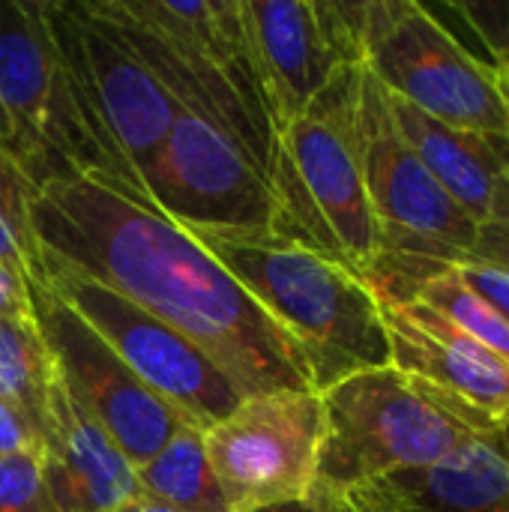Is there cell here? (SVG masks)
<instances>
[{
    "label": "cell",
    "mask_w": 509,
    "mask_h": 512,
    "mask_svg": "<svg viewBox=\"0 0 509 512\" xmlns=\"http://www.w3.org/2000/svg\"><path fill=\"white\" fill-rule=\"evenodd\" d=\"M30 228L42 255L186 336L243 396L315 390L294 336L138 189L93 174L48 180L33 195Z\"/></svg>",
    "instance_id": "obj_1"
},
{
    "label": "cell",
    "mask_w": 509,
    "mask_h": 512,
    "mask_svg": "<svg viewBox=\"0 0 509 512\" xmlns=\"http://www.w3.org/2000/svg\"><path fill=\"white\" fill-rule=\"evenodd\" d=\"M171 99L219 126L273 177L279 120L246 30L243 0H87Z\"/></svg>",
    "instance_id": "obj_2"
},
{
    "label": "cell",
    "mask_w": 509,
    "mask_h": 512,
    "mask_svg": "<svg viewBox=\"0 0 509 512\" xmlns=\"http://www.w3.org/2000/svg\"><path fill=\"white\" fill-rule=\"evenodd\" d=\"M45 21L57 54L72 174L141 192V177L180 105L87 0L45 3Z\"/></svg>",
    "instance_id": "obj_3"
},
{
    "label": "cell",
    "mask_w": 509,
    "mask_h": 512,
    "mask_svg": "<svg viewBox=\"0 0 509 512\" xmlns=\"http://www.w3.org/2000/svg\"><path fill=\"white\" fill-rule=\"evenodd\" d=\"M303 348L315 393L390 366L381 303L366 279L276 234L198 237Z\"/></svg>",
    "instance_id": "obj_4"
},
{
    "label": "cell",
    "mask_w": 509,
    "mask_h": 512,
    "mask_svg": "<svg viewBox=\"0 0 509 512\" xmlns=\"http://www.w3.org/2000/svg\"><path fill=\"white\" fill-rule=\"evenodd\" d=\"M360 66L342 69L333 84L279 135L270 177L273 234L327 255L360 276L378 261L381 237L366 192L357 144Z\"/></svg>",
    "instance_id": "obj_5"
},
{
    "label": "cell",
    "mask_w": 509,
    "mask_h": 512,
    "mask_svg": "<svg viewBox=\"0 0 509 512\" xmlns=\"http://www.w3.org/2000/svg\"><path fill=\"white\" fill-rule=\"evenodd\" d=\"M357 144L381 255L363 273L378 303H411L435 273L471 261L477 222L438 186L399 132L387 90L360 66Z\"/></svg>",
    "instance_id": "obj_6"
},
{
    "label": "cell",
    "mask_w": 509,
    "mask_h": 512,
    "mask_svg": "<svg viewBox=\"0 0 509 512\" xmlns=\"http://www.w3.org/2000/svg\"><path fill=\"white\" fill-rule=\"evenodd\" d=\"M321 405L324 441L312 492L333 501L363 483L435 465L480 435L393 366L342 378L321 393Z\"/></svg>",
    "instance_id": "obj_7"
},
{
    "label": "cell",
    "mask_w": 509,
    "mask_h": 512,
    "mask_svg": "<svg viewBox=\"0 0 509 512\" xmlns=\"http://www.w3.org/2000/svg\"><path fill=\"white\" fill-rule=\"evenodd\" d=\"M360 60L390 93L423 114L509 138V111L492 69L414 0L354 3Z\"/></svg>",
    "instance_id": "obj_8"
},
{
    "label": "cell",
    "mask_w": 509,
    "mask_h": 512,
    "mask_svg": "<svg viewBox=\"0 0 509 512\" xmlns=\"http://www.w3.org/2000/svg\"><path fill=\"white\" fill-rule=\"evenodd\" d=\"M33 279L45 282L66 306H72L108 342L126 369L186 423L207 432L243 405L246 396L198 345L96 279L42 252Z\"/></svg>",
    "instance_id": "obj_9"
},
{
    "label": "cell",
    "mask_w": 509,
    "mask_h": 512,
    "mask_svg": "<svg viewBox=\"0 0 509 512\" xmlns=\"http://www.w3.org/2000/svg\"><path fill=\"white\" fill-rule=\"evenodd\" d=\"M141 192L195 237L273 234L276 204L264 171L234 138L186 108L144 171Z\"/></svg>",
    "instance_id": "obj_10"
},
{
    "label": "cell",
    "mask_w": 509,
    "mask_h": 512,
    "mask_svg": "<svg viewBox=\"0 0 509 512\" xmlns=\"http://www.w3.org/2000/svg\"><path fill=\"white\" fill-rule=\"evenodd\" d=\"M324 441V405L315 390L246 396L204 432L216 483L231 512L303 501L315 489Z\"/></svg>",
    "instance_id": "obj_11"
},
{
    "label": "cell",
    "mask_w": 509,
    "mask_h": 512,
    "mask_svg": "<svg viewBox=\"0 0 509 512\" xmlns=\"http://www.w3.org/2000/svg\"><path fill=\"white\" fill-rule=\"evenodd\" d=\"M30 306L60 384L132 465L153 459L177 429L186 426V420L153 396L108 342L39 279H30Z\"/></svg>",
    "instance_id": "obj_12"
},
{
    "label": "cell",
    "mask_w": 509,
    "mask_h": 512,
    "mask_svg": "<svg viewBox=\"0 0 509 512\" xmlns=\"http://www.w3.org/2000/svg\"><path fill=\"white\" fill-rule=\"evenodd\" d=\"M243 18L279 129L297 120L342 69L363 63L354 3L243 0Z\"/></svg>",
    "instance_id": "obj_13"
},
{
    "label": "cell",
    "mask_w": 509,
    "mask_h": 512,
    "mask_svg": "<svg viewBox=\"0 0 509 512\" xmlns=\"http://www.w3.org/2000/svg\"><path fill=\"white\" fill-rule=\"evenodd\" d=\"M0 141L36 189L72 177L45 3L0 0Z\"/></svg>",
    "instance_id": "obj_14"
},
{
    "label": "cell",
    "mask_w": 509,
    "mask_h": 512,
    "mask_svg": "<svg viewBox=\"0 0 509 512\" xmlns=\"http://www.w3.org/2000/svg\"><path fill=\"white\" fill-rule=\"evenodd\" d=\"M390 366L423 384L480 435L509 417V366L438 309L381 303Z\"/></svg>",
    "instance_id": "obj_15"
},
{
    "label": "cell",
    "mask_w": 509,
    "mask_h": 512,
    "mask_svg": "<svg viewBox=\"0 0 509 512\" xmlns=\"http://www.w3.org/2000/svg\"><path fill=\"white\" fill-rule=\"evenodd\" d=\"M42 435V477L57 512H117L138 498L135 465L54 381Z\"/></svg>",
    "instance_id": "obj_16"
},
{
    "label": "cell",
    "mask_w": 509,
    "mask_h": 512,
    "mask_svg": "<svg viewBox=\"0 0 509 512\" xmlns=\"http://www.w3.org/2000/svg\"><path fill=\"white\" fill-rule=\"evenodd\" d=\"M351 512H509V462L489 435L465 441L435 465L351 489Z\"/></svg>",
    "instance_id": "obj_17"
},
{
    "label": "cell",
    "mask_w": 509,
    "mask_h": 512,
    "mask_svg": "<svg viewBox=\"0 0 509 512\" xmlns=\"http://www.w3.org/2000/svg\"><path fill=\"white\" fill-rule=\"evenodd\" d=\"M387 99L399 132L438 180V186L477 225L486 222L495 198L509 180V138L456 129L423 114L399 96L387 93Z\"/></svg>",
    "instance_id": "obj_18"
},
{
    "label": "cell",
    "mask_w": 509,
    "mask_h": 512,
    "mask_svg": "<svg viewBox=\"0 0 509 512\" xmlns=\"http://www.w3.org/2000/svg\"><path fill=\"white\" fill-rule=\"evenodd\" d=\"M138 498L183 512H231L207 459L204 429L186 423L144 465H135Z\"/></svg>",
    "instance_id": "obj_19"
},
{
    "label": "cell",
    "mask_w": 509,
    "mask_h": 512,
    "mask_svg": "<svg viewBox=\"0 0 509 512\" xmlns=\"http://www.w3.org/2000/svg\"><path fill=\"white\" fill-rule=\"evenodd\" d=\"M54 381L57 369L33 315L0 318V396L30 423L39 441L48 429Z\"/></svg>",
    "instance_id": "obj_20"
},
{
    "label": "cell",
    "mask_w": 509,
    "mask_h": 512,
    "mask_svg": "<svg viewBox=\"0 0 509 512\" xmlns=\"http://www.w3.org/2000/svg\"><path fill=\"white\" fill-rule=\"evenodd\" d=\"M414 300L438 309L453 324H459L468 336H474L483 348H489L495 357H501L509 366V321L480 294H474L456 267H447L435 276H429L417 291ZM411 300V303H414Z\"/></svg>",
    "instance_id": "obj_21"
},
{
    "label": "cell",
    "mask_w": 509,
    "mask_h": 512,
    "mask_svg": "<svg viewBox=\"0 0 509 512\" xmlns=\"http://www.w3.org/2000/svg\"><path fill=\"white\" fill-rule=\"evenodd\" d=\"M33 195V180L0 141V261L18 267L27 282L39 273V246L30 228Z\"/></svg>",
    "instance_id": "obj_22"
},
{
    "label": "cell",
    "mask_w": 509,
    "mask_h": 512,
    "mask_svg": "<svg viewBox=\"0 0 509 512\" xmlns=\"http://www.w3.org/2000/svg\"><path fill=\"white\" fill-rule=\"evenodd\" d=\"M0 512H57L39 453L0 456Z\"/></svg>",
    "instance_id": "obj_23"
},
{
    "label": "cell",
    "mask_w": 509,
    "mask_h": 512,
    "mask_svg": "<svg viewBox=\"0 0 509 512\" xmlns=\"http://www.w3.org/2000/svg\"><path fill=\"white\" fill-rule=\"evenodd\" d=\"M471 261H480V264H489V267L509 273V180L501 189V195L495 198L489 219L477 225Z\"/></svg>",
    "instance_id": "obj_24"
},
{
    "label": "cell",
    "mask_w": 509,
    "mask_h": 512,
    "mask_svg": "<svg viewBox=\"0 0 509 512\" xmlns=\"http://www.w3.org/2000/svg\"><path fill=\"white\" fill-rule=\"evenodd\" d=\"M456 273L474 294H480L486 303H492L509 321V273L489 267V264H480V261L456 264Z\"/></svg>",
    "instance_id": "obj_25"
},
{
    "label": "cell",
    "mask_w": 509,
    "mask_h": 512,
    "mask_svg": "<svg viewBox=\"0 0 509 512\" xmlns=\"http://www.w3.org/2000/svg\"><path fill=\"white\" fill-rule=\"evenodd\" d=\"M15 453H42V441L30 423L0 396V456Z\"/></svg>",
    "instance_id": "obj_26"
},
{
    "label": "cell",
    "mask_w": 509,
    "mask_h": 512,
    "mask_svg": "<svg viewBox=\"0 0 509 512\" xmlns=\"http://www.w3.org/2000/svg\"><path fill=\"white\" fill-rule=\"evenodd\" d=\"M30 282L27 276L12 267L9 261H0V318H30Z\"/></svg>",
    "instance_id": "obj_27"
},
{
    "label": "cell",
    "mask_w": 509,
    "mask_h": 512,
    "mask_svg": "<svg viewBox=\"0 0 509 512\" xmlns=\"http://www.w3.org/2000/svg\"><path fill=\"white\" fill-rule=\"evenodd\" d=\"M255 512H351L342 501H333V498H324V495H309L303 501H291V504H276V507H264V510Z\"/></svg>",
    "instance_id": "obj_28"
},
{
    "label": "cell",
    "mask_w": 509,
    "mask_h": 512,
    "mask_svg": "<svg viewBox=\"0 0 509 512\" xmlns=\"http://www.w3.org/2000/svg\"><path fill=\"white\" fill-rule=\"evenodd\" d=\"M489 69H492V81L498 87V96L504 99V105H507L509 111V48L489 63Z\"/></svg>",
    "instance_id": "obj_29"
},
{
    "label": "cell",
    "mask_w": 509,
    "mask_h": 512,
    "mask_svg": "<svg viewBox=\"0 0 509 512\" xmlns=\"http://www.w3.org/2000/svg\"><path fill=\"white\" fill-rule=\"evenodd\" d=\"M117 512H183V510H174V507H168V504H156V501H147V498H132V501H126V504H123Z\"/></svg>",
    "instance_id": "obj_30"
},
{
    "label": "cell",
    "mask_w": 509,
    "mask_h": 512,
    "mask_svg": "<svg viewBox=\"0 0 509 512\" xmlns=\"http://www.w3.org/2000/svg\"><path fill=\"white\" fill-rule=\"evenodd\" d=\"M489 441L495 444V450H498V453H501V456L509 462V417L504 420V423H498V429L489 435Z\"/></svg>",
    "instance_id": "obj_31"
}]
</instances>
